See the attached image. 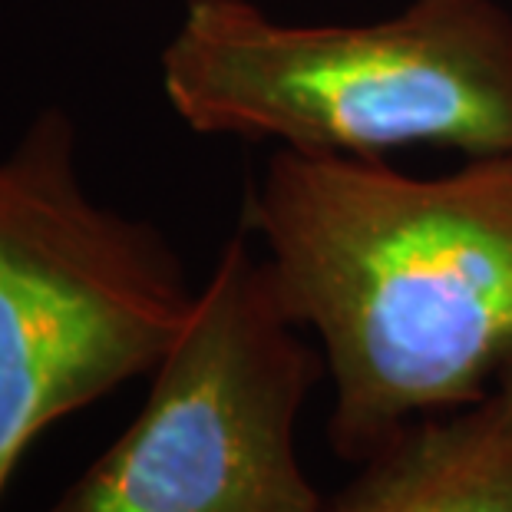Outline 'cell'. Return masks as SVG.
<instances>
[{"instance_id": "obj_1", "label": "cell", "mask_w": 512, "mask_h": 512, "mask_svg": "<svg viewBox=\"0 0 512 512\" xmlns=\"http://www.w3.org/2000/svg\"><path fill=\"white\" fill-rule=\"evenodd\" d=\"M245 232L281 308L321 344L337 460H367L512 370V152L410 176L380 156L281 146Z\"/></svg>"}, {"instance_id": "obj_2", "label": "cell", "mask_w": 512, "mask_h": 512, "mask_svg": "<svg viewBox=\"0 0 512 512\" xmlns=\"http://www.w3.org/2000/svg\"><path fill=\"white\" fill-rule=\"evenodd\" d=\"M162 90L202 136L351 156L512 152V17L496 0H413L374 24L314 27L252 0H189Z\"/></svg>"}, {"instance_id": "obj_3", "label": "cell", "mask_w": 512, "mask_h": 512, "mask_svg": "<svg viewBox=\"0 0 512 512\" xmlns=\"http://www.w3.org/2000/svg\"><path fill=\"white\" fill-rule=\"evenodd\" d=\"M195 291L146 222L86 199L67 113L0 159V503L57 420L152 374Z\"/></svg>"}, {"instance_id": "obj_4", "label": "cell", "mask_w": 512, "mask_h": 512, "mask_svg": "<svg viewBox=\"0 0 512 512\" xmlns=\"http://www.w3.org/2000/svg\"><path fill=\"white\" fill-rule=\"evenodd\" d=\"M324 374L238 232L149 374L143 410L43 512H324L294 443Z\"/></svg>"}, {"instance_id": "obj_5", "label": "cell", "mask_w": 512, "mask_h": 512, "mask_svg": "<svg viewBox=\"0 0 512 512\" xmlns=\"http://www.w3.org/2000/svg\"><path fill=\"white\" fill-rule=\"evenodd\" d=\"M324 512H512V370L476 403L387 437Z\"/></svg>"}]
</instances>
